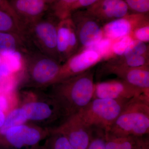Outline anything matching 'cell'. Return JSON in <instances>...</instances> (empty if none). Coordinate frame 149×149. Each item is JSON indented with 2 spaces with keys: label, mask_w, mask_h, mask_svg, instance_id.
<instances>
[{
  "label": "cell",
  "mask_w": 149,
  "mask_h": 149,
  "mask_svg": "<svg viewBox=\"0 0 149 149\" xmlns=\"http://www.w3.org/2000/svg\"><path fill=\"white\" fill-rule=\"evenodd\" d=\"M149 133V96L143 94L128 101L107 133L142 137Z\"/></svg>",
  "instance_id": "1"
},
{
  "label": "cell",
  "mask_w": 149,
  "mask_h": 149,
  "mask_svg": "<svg viewBox=\"0 0 149 149\" xmlns=\"http://www.w3.org/2000/svg\"><path fill=\"white\" fill-rule=\"evenodd\" d=\"M94 72L90 69L81 74L59 81L60 101L69 113L76 114L93 99Z\"/></svg>",
  "instance_id": "2"
},
{
  "label": "cell",
  "mask_w": 149,
  "mask_h": 149,
  "mask_svg": "<svg viewBox=\"0 0 149 149\" xmlns=\"http://www.w3.org/2000/svg\"><path fill=\"white\" fill-rule=\"evenodd\" d=\"M59 19L49 11L25 27L27 42L32 48L61 63L57 50Z\"/></svg>",
  "instance_id": "3"
},
{
  "label": "cell",
  "mask_w": 149,
  "mask_h": 149,
  "mask_svg": "<svg viewBox=\"0 0 149 149\" xmlns=\"http://www.w3.org/2000/svg\"><path fill=\"white\" fill-rule=\"evenodd\" d=\"M129 100L93 99L77 114L88 127L100 128L107 133Z\"/></svg>",
  "instance_id": "4"
},
{
  "label": "cell",
  "mask_w": 149,
  "mask_h": 149,
  "mask_svg": "<svg viewBox=\"0 0 149 149\" xmlns=\"http://www.w3.org/2000/svg\"><path fill=\"white\" fill-rule=\"evenodd\" d=\"M70 17L77 34L79 51L90 47L104 37L102 24L86 9L72 12Z\"/></svg>",
  "instance_id": "5"
},
{
  "label": "cell",
  "mask_w": 149,
  "mask_h": 149,
  "mask_svg": "<svg viewBox=\"0 0 149 149\" xmlns=\"http://www.w3.org/2000/svg\"><path fill=\"white\" fill-rule=\"evenodd\" d=\"M22 56L29 63L34 81L44 84L55 81L61 68L60 63L34 48L29 49Z\"/></svg>",
  "instance_id": "6"
},
{
  "label": "cell",
  "mask_w": 149,
  "mask_h": 149,
  "mask_svg": "<svg viewBox=\"0 0 149 149\" xmlns=\"http://www.w3.org/2000/svg\"><path fill=\"white\" fill-rule=\"evenodd\" d=\"M143 94L149 96L124 80L113 79L95 84L93 99L130 100Z\"/></svg>",
  "instance_id": "7"
},
{
  "label": "cell",
  "mask_w": 149,
  "mask_h": 149,
  "mask_svg": "<svg viewBox=\"0 0 149 149\" xmlns=\"http://www.w3.org/2000/svg\"><path fill=\"white\" fill-rule=\"evenodd\" d=\"M102 61L100 56L95 51L89 49L79 51L68 59L61 65L55 81L59 82L83 73Z\"/></svg>",
  "instance_id": "8"
},
{
  "label": "cell",
  "mask_w": 149,
  "mask_h": 149,
  "mask_svg": "<svg viewBox=\"0 0 149 149\" xmlns=\"http://www.w3.org/2000/svg\"><path fill=\"white\" fill-rule=\"evenodd\" d=\"M102 69L106 74H115L149 95V66L130 68L107 61Z\"/></svg>",
  "instance_id": "9"
},
{
  "label": "cell",
  "mask_w": 149,
  "mask_h": 149,
  "mask_svg": "<svg viewBox=\"0 0 149 149\" xmlns=\"http://www.w3.org/2000/svg\"><path fill=\"white\" fill-rule=\"evenodd\" d=\"M149 21L148 14L130 13L125 17L112 20L103 25L104 37L113 41L131 35L135 28Z\"/></svg>",
  "instance_id": "10"
},
{
  "label": "cell",
  "mask_w": 149,
  "mask_h": 149,
  "mask_svg": "<svg viewBox=\"0 0 149 149\" xmlns=\"http://www.w3.org/2000/svg\"><path fill=\"white\" fill-rule=\"evenodd\" d=\"M19 21L24 27L42 18L49 11L44 0H9Z\"/></svg>",
  "instance_id": "11"
},
{
  "label": "cell",
  "mask_w": 149,
  "mask_h": 149,
  "mask_svg": "<svg viewBox=\"0 0 149 149\" xmlns=\"http://www.w3.org/2000/svg\"><path fill=\"white\" fill-rule=\"evenodd\" d=\"M103 25L109 22L125 17L130 13L123 0H100L86 8Z\"/></svg>",
  "instance_id": "12"
},
{
  "label": "cell",
  "mask_w": 149,
  "mask_h": 149,
  "mask_svg": "<svg viewBox=\"0 0 149 149\" xmlns=\"http://www.w3.org/2000/svg\"><path fill=\"white\" fill-rule=\"evenodd\" d=\"M72 116L60 132L68 139L72 149H87L91 140L92 128L85 125L77 113Z\"/></svg>",
  "instance_id": "13"
},
{
  "label": "cell",
  "mask_w": 149,
  "mask_h": 149,
  "mask_svg": "<svg viewBox=\"0 0 149 149\" xmlns=\"http://www.w3.org/2000/svg\"><path fill=\"white\" fill-rule=\"evenodd\" d=\"M5 135L8 142L18 148L24 145H35L40 141L41 137L39 131L36 129L23 125L10 128Z\"/></svg>",
  "instance_id": "14"
},
{
  "label": "cell",
  "mask_w": 149,
  "mask_h": 149,
  "mask_svg": "<svg viewBox=\"0 0 149 149\" xmlns=\"http://www.w3.org/2000/svg\"><path fill=\"white\" fill-rule=\"evenodd\" d=\"M30 49L27 41L20 36L10 32H0V55L2 57L16 52L23 55Z\"/></svg>",
  "instance_id": "15"
},
{
  "label": "cell",
  "mask_w": 149,
  "mask_h": 149,
  "mask_svg": "<svg viewBox=\"0 0 149 149\" xmlns=\"http://www.w3.org/2000/svg\"><path fill=\"white\" fill-rule=\"evenodd\" d=\"M70 17L60 20L57 28V50L60 61L65 62L68 58Z\"/></svg>",
  "instance_id": "16"
},
{
  "label": "cell",
  "mask_w": 149,
  "mask_h": 149,
  "mask_svg": "<svg viewBox=\"0 0 149 149\" xmlns=\"http://www.w3.org/2000/svg\"><path fill=\"white\" fill-rule=\"evenodd\" d=\"M0 32L13 33L27 41L25 30L22 25L10 14L0 10Z\"/></svg>",
  "instance_id": "17"
},
{
  "label": "cell",
  "mask_w": 149,
  "mask_h": 149,
  "mask_svg": "<svg viewBox=\"0 0 149 149\" xmlns=\"http://www.w3.org/2000/svg\"><path fill=\"white\" fill-rule=\"evenodd\" d=\"M24 110L27 119L40 120L49 117L52 110L47 104L41 102L30 103L24 105Z\"/></svg>",
  "instance_id": "18"
},
{
  "label": "cell",
  "mask_w": 149,
  "mask_h": 149,
  "mask_svg": "<svg viewBox=\"0 0 149 149\" xmlns=\"http://www.w3.org/2000/svg\"><path fill=\"white\" fill-rule=\"evenodd\" d=\"M78 0H55L49 6V11L59 20L69 17L70 10Z\"/></svg>",
  "instance_id": "19"
},
{
  "label": "cell",
  "mask_w": 149,
  "mask_h": 149,
  "mask_svg": "<svg viewBox=\"0 0 149 149\" xmlns=\"http://www.w3.org/2000/svg\"><path fill=\"white\" fill-rule=\"evenodd\" d=\"M107 61L130 68H139L149 66V55L135 56L126 58L117 57Z\"/></svg>",
  "instance_id": "20"
},
{
  "label": "cell",
  "mask_w": 149,
  "mask_h": 149,
  "mask_svg": "<svg viewBox=\"0 0 149 149\" xmlns=\"http://www.w3.org/2000/svg\"><path fill=\"white\" fill-rule=\"evenodd\" d=\"M27 119L25 113L22 109L15 110L7 117L4 124L0 128V133L5 134L9 129L22 125Z\"/></svg>",
  "instance_id": "21"
},
{
  "label": "cell",
  "mask_w": 149,
  "mask_h": 149,
  "mask_svg": "<svg viewBox=\"0 0 149 149\" xmlns=\"http://www.w3.org/2000/svg\"><path fill=\"white\" fill-rule=\"evenodd\" d=\"M114 41L103 37L98 42L85 49L91 50L97 52L100 56L102 60L107 61L113 58L112 45Z\"/></svg>",
  "instance_id": "22"
},
{
  "label": "cell",
  "mask_w": 149,
  "mask_h": 149,
  "mask_svg": "<svg viewBox=\"0 0 149 149\" xmlns=\"http://www.w3.org/2000/svg\"><path fill=\"white\" fill-rule=\"evenodd\" d=\"M106 134L100 128H92L91 140L87 149H107Z\"/></svg>",
  "instance_id": "23"
},
{
  "label": "cell",
  "mask_w": 149,
  "mask_h": 149,
  "mask_svg": "<svg viewBox=\"0 0 149 149\" xmlns=\"http://www.w3.org/2000/svg\"><path fill=\"white\" fill-rule=\"evenodd\" d=\"M141 55H149V46L147 43L133 39L121 57Z\"/></svg>",
  "instance_id": "24"
},
{
  "label": "cell",
  "mask_w": 149,
  "mask_h": 149,
  "mask_svg": "<svg viewBox=\"0 0 149 149\" xmlns=\"http://www.w3.org/2000/svg\"><path fill=\"white\" fill-rule=\"evenodd\" d=\"M128 6L130 13L148 14L149 0H123Z\"/></svg>",
  "instance_id": "25"
},
{
  "label": "cell",
  "mask_w": 149,
  "mask_h": 149,
  "mask_svg": "<svg viewBox=\"0 0 149 149\" xmlns=\"http://www.w3.org/2000/svg\"><path fill=\"white\" fill-rule=\"evenodd\" d=\"M133 40L131 35H129L114 41L112 45L113 58L122 56Z\"/></svg>",
  "instance_id": "26"
},
{
  "label": "cell",
  "mask_w": 149,
  "mask_h": 149,
  "mask_svg": "<svg viewBox=\"0 0 149 149\" xmlns=\"http://www.w3.org/2000/svg\"><path fill=\"white\" fill-rule=\"evenodd\" d=\"M133 39L147 43L149 42V23H144L136 27L132 31L131 35Z\"/></svg>",
  "instance_id": "27"
},
{
  "label": "cell",
  "mask_w": 149,
  "mask_h": 149,
  "mask_svg": "<svg viewBox=\"0 0 149 149\" xmlns=\"http://www.w3.org/2000/svg\"><path fill=\"white\" fill-rule=\"evenodd\" d=\"M53 149H72L67 138L60 132L54 141Z\"/></svg>",
  "instance_id": "28"
},
{
  "label": "cell",
  "mask_w": 149,
  "mask_h": 149,
  "mask_svg": "<svg viewBox=\"0 0 149 149\" xmlns=\"http://www.w3.org/2000/svg\"><path fill=\"white\" fill-rule=\"evenodd\" d=\"M100 0H78L72 6L70 10V14L74 11L82 9H86L95 4Z\"/></svg>",
  "instance_id": "29"
},
{
  "label": "cell",
  "mask_w": 149,
  "mask_h": 149,
  "mask_svg": "<svg viewBox=\"0 0 149 149\" xmlns=\"http://www.w3.org/2000/svg\"><path fill=\"white\" fill-rule=\"evenodd\" d=\"M107 149H122L117 138L107 133Z\"/></svg>",
  "instance_id": "30"
},
{
  "label": "cell",
  "mask_w": 149,
  "mask_h": 149,
  "mask_svg": "<svg viewBox=\"0 0 149 149\" xmlns=\"http://www.w3.org/2000/svg\"><path fill=\"white\" fill-rule=\"evenodd\" d=\"M0 10L5 11L8 13L10 14L11 15H12L13 17H14L19 22L16 14L14 11L13 10V9L12 8L10 3L9 0H0Z\"/></svg>",
  "instance_id": "31"
},
{
  "label": "cell",
  "mask_w": 149,
  "mask_h": 149,
  "mask_svg": "<svg viewBox=\"0 0 149 149\" xmlns=\"http://www.w3.org/2000/svg\"><path fill=\"white\" fill-rule=\"evenodd\" d=\"M133 149H149V139L142 137H138L136 146Z\"/></svg>",
  "instance_id": "32"
},
{
  "label": "cell",
  "mask_w": 149,
  "mask_h": 149,
  "mask_svg": "<svg viewBox=\"0 0 149 149\" xmlns=\"http://www.w3.org/2000/svg\"><path fill=\"white\" fill-rule=\"evenodd\" d=\"M7 106L6 99L4 96H0V109L4 111L6 109Z\"/></svg>",
  "instance_id": "33"
},
{
  "label": "cell",
  "mask_w": 149,
  "mask_h": 149,
  "mask_svg": "<svg viewBox=\"0 0 149 149\" xmlns=\"http://www.w3.org/2000/svg\"><path fill=\"white\" fill-rule=\"evenodd\" d=\"M5 120L4 114L2 111L0 109V128L2 126Z\"/></svg>",
  "instance_id": "34"
},
{
  "label": "cell",
  "mask_w": 149,
  "mask_h": 149,
  "mask_svg": "<svg viewBox=\"0 0 149 149\" xmlns=\"http://www.w3.org/2000/svg\"><path fill=\"white\" fill-rule=\"evenodd\" d=\"M47 4H48L49 6H50L53 3L54 1L55 0H44Z\"/></svg>",
  "instance_id": "35"
},
{
  "label": "cell",
  "mask_w": 149,
  "mask_h": 149,
  "mask_svg": "<svg viewBox=\"0 0 149 149\" xmlns=\"http://www.w3.org/2000/svg\"><path fill=\"white\" fill-rule=\"evenodd\" d=\"M3 61V58L1 56V55H0V65L1 64V63H2Z\"/></svg>",
  "instance_id": "36"
}]
</instances>
